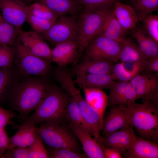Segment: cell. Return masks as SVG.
Listing matches in <instances>:
<instances>
[{
	"mask_svg": "<svg viewBox=\"0 0 158 158\" xmlns=\"http://www.w3.org/2000/svg\"><path fill=\"white\" fill-rule=\"evenodd\" d=\"M51 85L45 77L20 76L8 93L12 108L25 119L36 109Z\"/></svg>",
	"mask_w": 158,
	"mask_h": 158,
	"instance_id": "6da1fadb",
	"label": "cell"
},
{
	"mask_svg": "<svg viewBox=\"0 0 158 158\" xmlns=\"http://www.w3.org/2000/svg\"><path fill=\"white\" fill-rule=\"evenodd\" d=\"M70 98V96L62 89L51 85L34 112L24 119L21 125L67 123L66 109Z\"/></svg>",
	"mask_w": 158,
	"mask_h": 158,
	"instance_id": "7a4b0ae2",
	"label": "cell"
},
{
	"mask_svg": "<svg viewBox=\"0 0 158 158\" xmlns=\"http://www.w3.org/2000/svg\"><path fill=\"white\" fill-rule=\"evenodd\" d=\"M130 124L139 137L150 140H157L158 133L157 105L150 101L135 102L126 106Z\"/></svg>",
	"mask_w": 158,
	"mask_h": 158,
	"instance_id": "3957f363",
	"label": "cell"
},
{
	"mask_svg": "<svg viewBox=\"0 0 158 158\" xmlns=\"http://www.w3.org/2000/svg\"><path fill=\"white\" fill-rule=\"evenodd\" d=\"M112 10L95 11L83 8L79 12L76 18L78 57L90 42L99 34Z\"/></svg>",
	"mask_w": 158,
	"mask_h": 158,
	"instance_id": "277c9868",
	"label": "cell"
},
{
	"mask_svg": "<svg viewBox=\"0 0 158 158\" xmlns=\"http://www.w3.org/2000/svg\"><path fill=\"white\" fill-rule=\"evenodd\" d=\"M37 131L48 148H66L82 153V146L67 123L54 124L41 123L37 127Z\"/></svg>",
	"mask_w": 158,
	"mask_h": 158,
	"instance_id": "5b68a950",
	"label": "cell"
},
{
	"mask_svg": "<svg viewBox=\"0 0 158 158\" xmlns=\"http://www.w3.org/2000/svg\"><path fill=\"white\" fill-rule=\"evenodd\" d=\"M15 66L21 77H45L51 72L50 61L29 52L18 39L13 45Z\"/></svg>",
	"mask_w": 158,
	"mask_h": 158,
	"instance_id": "8992f818",
	"label": "cell"
},
{
	"mask_svg": "<svg viewBox=\"0 0 158 158\" xmlns=\"http://www.w3.org/2000/svg\"><path fill=\"white\" fill-rule=\"evenodd\" d=\"M62 89L77 103L83 117L90 128L94 138L97 140L100 136L102 126L99 114L81 95L80 90L74 85L72 78H68L61 85Z\"/></svg>",
	"mask_w": 158,
	"mask_h": 158,
	"instance_id": "52a82bcc",
	"label": "cell"
},
{
	"mask_svg": "<svg viewBox=\"0 0 158 158\" xmlns=\"http://www.w3.org/2000/svg\"><path fill=\"white\" fill-rule=\"evenodd\" d=\"M121 49L120 42L98 35L86 47L84 58L100 59L117 63L119 60Z\"/></svg>",
	"mask_w": 158,
	"mask_h": 158,
	"instance_id": "ba28073f",
	"label": "cell"
},
{
	"mask_svg": "<svg viewBox=\"0 0 158 158\" xmlns=\"http://www.w3.org/2000/svg\"><path fill=\"white\" fill-rule=\"evenodd\" d=\"M76 16L68 15L60 17L47 31L41 34V36L55 45L68 41L77 42Z\"/></svg>",
	"mask_w": 158,
	"mask_h": 158,
	"instance_id": "9c48e42d",
	"label": "cell"
},
{
	"mask_svg": "<svg viewBox=\"0 0 158 158\" xmlns=\"http://www.w3.org/2000/svg\"><path fill=\"white\" fill-rule=\"evenodd\" d=\"M135 75L129 81L138 99L158 103V74L143 72Z\"/></svg>",
	"mask_w": 158,
	"mask_h": 158,
	"instance_id": "30bf717a",
	"label": "cell"
},
{
	"mask_svg": "<svg viewBox=\"0 0 158 158\" xmlns=\"http://www.w3.org/2000/svg\"><path fill=\"white\" fill-rule=\"evenodd\" d=\"M133 128L129 125L107 135L100 137L97 141L105 147L115 149L123 155L137 136Z\"/></svg>",
	"mask_w": 158,
	"mask_h": 158,
	"instance_id": "8fae6325",
	"label": "cell"
},
{
	"mask_svg": "<svg viewBox=\"0 0 158 158\" xmlns=\"http://www.w3.org/2000/svg\"><path fill=\"white\" fill-rule=\"evenodd\" d=\"M18 39L31 54L50 62L51 50L44 39L35 31H18Z\"/></svg>",
	"mask_w": 158,
	"mask_h": 158,
	"instance_id": "7c38bea8",
	"label": "cell"
},
{
	"mask_svg": "<svg viewBox=\"0 0 158 158\" xmlns=\"http://www.w3.org/2000/svg\"><path fill=\"white\" fill-rule=\"evenodd\" d=\"M25 3L18 0H0V9L4 21L18 31L26 20Z\"/></svg>",
	"mask_w": 158,
	"mask_h": 158,
	"instance_id": "4fadbf2b",
	"label": "cell"
},
{
	"mask_svg": "<svg viewBox=\"0 0 158 158\" xmlns=\"http://www.w3.org/2000/svg\"><path fill=\"white\" fill-rule=\"evenodd\" d=\"M110 89L108 102L111 106H127L138 99L135 91L129 81L114 82Z\"/></svg>",
	"mask_w": 158,
	"mask_h": 158,
	"instance_id": "5bb4252c",
	"label": "cell"
},
{
	"mask_svg": "<svg viewBox=\"0 0 158 158\" xmlns=\"http://www.w3.org/2000/svg\"><path fill=\"white\" fill-rule=\"evenodd\" d=\"M68 126L79 142L87 157L105 158L101 144L86 131L75 124L68 122Z\"/></svg>",
	"mask_w": 158,
	"mask_h": 158,
	"instance_id": "9a60e30c",
	"label": "cell"
},
{
	"mask_svg": "<svg viewBox=\"0 0 158 158\" xmlns=\"http://www.w3.org/2000/svg\"><path fill=\"white\" fill-rule=\"evenodd\" d=\"M126 106L111 107L104 119L101 130L103 136L130 125L126 109Z\"/></svg>",
	"mask_w": 158,
	"mask_h": 158,
	"instance_id": "2e32d148",
	"label": "cell"
},
{
	"mask_svg": "<svg viewBox=\"0 0 158 158\" xmlns=\"http://www.w3.org/2000/svg\"><path fill=\"white\" fill-rule=\"evenodd\" d=\"M123 155L128 158H157L158 146L151 141L137 136Z\"/></svg>",
	"mask_w": 158,
	"mask_h": 158,
	"instance_id": "e0dca14e",
	"label": "cell"
},
{
	"mask_svg": "<svg viewBox=\"0 0 158 158\" xmlns=\"http://www.w3.org/2000/svg\"><path fill=\"white\" fill-rule=\"evenodd\" d=\"M78 48L76 41H68L57 44L51 50V60L59 67H64L75 61L78 56Z\"/></svg>",
	"mask_w": 158,
	"mask_h": 158,
	"instance_id": "ac0fdd59",
	"label": "cell"
},
{
	"mask_svg": "<svg viewBox=\"0 0 158 158\" xmlns=\"http://www.w3.org/2000/svg\"><path fill=\"white\" fill-rule=\"evenodd\" d=\"M113 63L100 59H86L77 65L76 74L102 75L111 74Z\"/></svg>",
	"mask_w": 158,
	"mask_h": 158,
	"instance_id": "d6986e66",
	"label": "cell"
},
{
	"mask_svg": "<svg viewBox=\"0 0 158 158\" xmlns=\"http://www.w3.org/2000/svg\"><path fill=\"white\" fill-rule=\"evenodd\" d=\"M120 43L119 60L124 63L138 66L141 68L145 59L138 44L133 39L125 37Z\"/></svg>",
	"mask_w": 158,
	"mask_h": 158,
	"instance_id": "ffe728a7",
	"label": "cell"
},
{
	"mask_svg": "<svg viewBox=\"0 0 158 158\" xmlns=\"http://www.w3.org/2000/svg\"><path fill=\"white\" fill-rule=\"evenodd\" d=\"M38 134L37 127L35 126L21 125L16 133L9 138L7 150L16 147H28L35 140Z\"/></svg>",
	"mask_w": 158,
	"mask_h": 158,
	"instance_id": "44dd1931",
	"label": "cell"
},
{
	"mask_svg": "<svg viewBox=\"0 0 158 158\" xmlns=\"http://www.w3.org/2000/svg\"><path fill=\"white\" fill-rule=\"evenodd\" d=\"M112 11L125 31L132 30L136 26L138 19L135 11L132 6L118 1L114 5Z\"/></svg>",
	"mask_w": 158,
	"mask_h": 158,
	"instance_id": "7402d4cb",
	"label": "cell"
},
{
	"mask_svg": "<svg viewBox=\"0 0 158 158\" xmlns=\"http://www.w3.org/2000/svg\"><path fill=\"white\" fill-rule=\"evenodd\" d=\"M40 2L59 17L77 15L83 8L75 0H29L28 2Z\"/></svg>",
	"mask_w": 158,
	"mask_h": 158,
	"instance_id": "603a6c76",
	"label": "cell"
},
{
	"mask_svg": "<svg viewBox=\"0 0 158 158\" xmlns=\"http://www.w3.org/2000/svg\"><path fill=\"white\" fill-rule=\"evenodd\" d=\"M75 83L83 87L99 89H109L114 82L111 74H76Z\"/></svg>",
	"mask_w": 158,
	"mask_h": 158,
	"instance_id": "cb8c5ba5",
	"label": "cell"
},
{
	"mask_svg": "<svg viewBox=\"0 0 158 158\" xmlns=\"http://www.w3.org/2000/svg\"><path fill=\"white\" fill-rule=\"evenodd\" d=\"M131 30V34L138 42L145 59L158 57V43L140 28L136 26Z\"/></svg>",
	"mask_w": 158,
	"mask_h": 158,
	"instance_id": "d4e9b609",
	"label": "cell"
},
{
	"mask_svg": "<svg viewBox=\"0 0 158 158\" xmlns=\"http://www.w3.org/2000/svg\"><path fill=\"white\" fill-rule=\"evenodd\" d=\"M83 88L85 99L90 105L97 111L99 114L102 128L104 113L108 103V97L101 89Z\"/></svg>",
	"mask_w": 158,
	"mask_h": 158,
	"instance_id": "484cf974",
	"label": "cell"
},
{
	"mask_svg": "<svg viewBox=\"0 0 158 158\" xmlns=\"http://www.w3.org/2000/svg\"><path fill=\"white\" fill-rule=\"evenodd\" d=\"M126 32L117 21L112 10L108 15L98 35L121 42L125 37V35Z\"/></svg>",
	"mask_w": 158,
	"mask_h": 158,
	"instance_id": "4316f807",
	"label": "cell"
},
{
	"mask_svg": "<svg viewBox=\"0 0 158 158\" xmlns=\"http://www.w3.org/2000/svg\"><path fill=\"white\" fill-rule=\"evenodd\" d=\"M66 118L68 122L73 123L84 129L92 136V131L85 121L75 100L70 96L66 109Z\"/></svg>",
	"mask_w": 158,
	"mask_h": 158,
	"instance_id": "83f0119b",
	"label": "cell"
},
{
	"mask_svg": "<svg viewBox=\"0 0 158 158\" xmlns=\"http://www.w3.org/2000/svg\"><path fill=\"white\" fill-rule=\"evenodd\" d=\"M20 77L15 66L0 68V97L6 91L9 93Z\"/></svg>",
	"mask_w": 158,
	"mask_h": 158,
	"instance_id": "f1b7e54d",
	"label": "cell"
},
{
	"mask_svg": "<svg viewBox=\"0 0 158 158\" xmlns=\"http://www.w3.org/2000/svg\"><path fill=\"white\" fill-rule=\"evenodd\" d=\"M132 7L135 11L138 20L158 10V0H133Z\"/></svg>",
	"mask_w": 158,
	"mask_h": 158,
	"instance_id": "f546056e",
	"label": "cell"
},
{
	"mask_svg": "<svg viewBox=\"0 0 158 158\" xmlns=\"http://www.w3.org/2000/svg\"><path fill=\"white\" fill-rule=\"evenodd\" d=\"M18 35V30L12 25L3 20L0 25V46H13Z\"/></svg>",
	"mask_w": 158,
	"mask_h": 158,
	"instance_id": "4dcf8cb0",
	"label": "cell"
},
{
	"mask_svg": "<svg viewBox=\"0 0 158 158\" xmlns=\"http://www.w3.org/2000/svg\"><path fill=\"white\" fill-rule=\"evenodd\" d=\"M141 71V68L137 66H135L132 70L129 71L126 69L124 63L121 62L114 64L111 74L114 80L128 82Z\"/></svg>",
	"mask_w": 158,
	"mask_h": 158,
	"instance_id": "1f68e13d",
	"label": "cell"
},
{
	"mask_svg": "<svg viewBox=\"0 0 158 158\" xmlns=\"http://www.w3.org/2000/svg\"><path fill=\"white\" fill-rule=\"evenodd\" d=\"M56 21L45 20L35 16L31 13L29 6H28L26 21L30 24L34 31L37 33L41 34L46 32Z\"/></svg>",
	"mask_w": 158,
	"mask_h": 158,
	"instance_id": "d6a6232c",
	"label": "cell"
},
{
	"mask_svg": "<svg viewBox=\"0 0 158 158\" xmlns=\"http://www.w3.org/2000/svg\"><path fill=\"white\" fill-rule=\"evenodd\" d=\"M140 21L147 34L158 43V16L152 13L145 16Z\"/></svg>",
	"mask_w": 158,
	"mask_h": 158,
	"instance_id": "836d02e7",
	"label": "cell"
},
{
	"mask_svg": "<svg viewBox=\"0 0 158 158\" xmlns=\"http://www.w3.org/2000/svg\"><path fill=\"white\" fill-rule=\"evenodd\" d=\"M82 7L90 10L98 11L112 9L118 0H75Z\"/></svg>",
	"mask_w": 158,
	"mask_h": 158,
	"instance_id": "e575fe53",
	"label": "cell"
},
{
	"mask_svg": "<svg viewBox=\"0 0 158 158\" xmlns=\"http://www.w3.org/2000/svg\"><path fill=\"white\" fill-rule=\"evenodd\" d=\"M30 11L35 16L42 19L56 21L60 17L42 4L34 2L29 6Z\"/></svg>",
	"mask_w": 158,
	"mask_h": 158,
	"instance_id": "d590c367",
	"label": "cell"
},
{
	"mask_svg": "<svg viewBox=\"0 0 158 158\" xmlns=\"http://www.w3.org/2000/svg\"><path fill=\"white\" fill-rule=\"evenodd\" d=\"M28 147V158H49L48 151L38 133L35 141Z\"/></svg>",
	"mask_w": 158,
	"mask_h": 158,
	"instance_id": "8d00e7d4",
	"label": "cell"
},
{
	"mask_svg": "<svg viewBox=\"0 0 158 158\" xmlns=\"http://www.w3.org/2000/svg\"><path fill=\"white\" fill-rule=\"evenodd\" d=\"M15 56L14 47L8 45L0 46V67L13 66Z\"/></svg>",
	"mask_w": 158,
	"mask_h": 158,
	"instance_id": "74e56055",
	"label": "cell"
},
{
	"mask_svg": "<svg viewBox=\"0 0 158 158\" xmlns=\"http://www.w3.org/2000/svg\"><path fill=\"white\" fill-rule=\"evenodd\" d=\"M49 158H85L87 157L85 154L76 152L66 148L47 149Z\"/></svg>",
	"mask_w": 158,
	"mask_h": 158,
	"instance_id": "f35d334b",
	"label": "cell"
},
{
	"mask_svg": "<svg viewBox=\"0 0 158 158\" xmlns=\"http://www.w3.org/2000/svg\"><path fill=\"white\" fill-rule=\"evenodd\" d=\"M28 147H16L7 150L3 158H28Z\"/></svg>",
	"mask_w": 158,
	"mask_h": 158,
	"instance_id": "ab89813d",
	"label": "cell"
},
{
	"mask_svg": "<svg viewBox=\"0 0 158 158\" xmlns=\"http://www.w3.org/2000/svg\"><path fill=\"white\" fill-rule=\"evenodd\" d=\"M16 116L12 111L6 110L0 106V128H5L8 124L14 125L11 119Z\"/></svg>",
	"mask_w": 158,
	"mask_h": 158,
	"instance_id": "60d3db41",
	"label": "cell"
},
{
	"mask_svg": "<svg viewBox=\"0 0 158 158\" xmlns=\"http://www.w3.org/2000/svg\"><path fill=\"white\" fill-rule=\"evenodd\" d=\"M141 70V72L158 74V57L146 59Z\"/></svg>",
	"mask_w": 158,
	"mask_h": 158,
	"instance_id": "b9f144b4",
	"label": "cell"
},
{
	"mask_svg": "<svg viewBox=\"0 0 158 158\" xmlns=\"http://www.w3.org/2000/svg\"><path fill=\"white\" fill-rule=\"evenodd\" d=\"M9 139L5 128H0V158H3L7 149Z\"/></svg>",
	"mask_w": 158,
	"mask_h": 158,
	"instance_id": "7bdbcfd3",
	"label": "cell"
},
{
	"mask_svg": "<svg viewBox=\"0 0 158 158\" xmlns=\"http://www.w3.org/2000/svg\"><path fill=\"white\" fill-rule=\"evenodd\" d=\"M100 144L102 147L105 158H122L123 157L120 153L115 149L106 147L102 144Z\"/></svg>",
	"mask_w": 158,
	"mask_h": 158,
	"instance_id": "ee69618b",
	"label": "cell"
},
{
	"mask_svg": "<svg viewBox=\"0 0 158 158\" xmlns=\"http://www.w3.org/2000/svg\"><path fill=\"white\" fill-rule=\"evenodd\" d=\"M4 19L3 18V17L2 16H1V15L0 14V25L1 24V23H2V21H3Z\"/></svg>",
	"mask_w": 158,
	"mask_h": 158,
	"instance_id": "f6af8a7d",
	"label": "cell"
},
{
	"mask_svg": "<svg viewBox=\"0 0 158 158\" xmlns=\"http://www.w3.org/2000/svg\"><path fill=\"white\" fill-rule=\"evenodd\" d=\"M20 1H21L25 3L28 2L29 0H18Z\"/></svg>",
	"mask_w": 158,
	"mask_h": 158,
	"instance_id": "bcb514c9",
	"label": "cell"
}]
</instances>
